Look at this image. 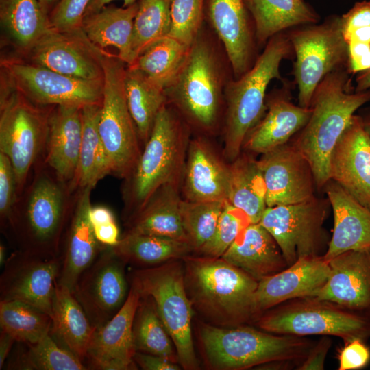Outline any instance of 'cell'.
<instances>
[{"instance_id":"4fadbf2b","label":"cell","mask_w":370,"mask_h":370,"mask_svg":"<svg viewBox=\"0 0 370 370\" xmlns=\"http://www.w3.org/2000/svg\"><path fill=\"white\" fill-rule=\"evenodd\" d=\"M331 208L328 198L267 207L260 223L272 235L288 264L307 257L323 256L330 237L324 223Z\"/></svg>"},{"instance_id":"816d5d0a","label":"cell","mask_w":370,"mask_h":370,"mask_svg":"<svg viewBox=\"0 0 370 370\" xmlns=\"http://www.w3.org/2000/svg\"><path fill=\"white\" fill-rule=\"evenodd\" d=\"M341 24L344 40L356 29L370 25V1L356 2L341 16Z\"/></svg>"},{"instance_id":"3957f363","label":"cell","mask_w":370,"mask_h":370,"mask_svg":"<svg viewBox=\"0 0 370 370\" xmlns=\"http://www.w3.org/2000/svg\"><path fill=\"white\" fill-rule=\"evenodd\" d=\"M182 261L188 297L210 324L235 327L255 321L256 280L221 257L189 255Z\"/></svg>"},{"instance_id":"d6986e66","label":"cell","mask_w":370,"mask_h":370,"mask_svg":"<svg viewBox=\"0 0 370 370\" xmlns=\"http://www.w3.org/2000/svg\"><path fill=\"white\" fill-rule=\"evenodd\" d=\"M230 162L208 138H190L181 185L182 199L189 201H227L230 191Z\"/></svg>"},{"instance_id":"e7e4bbea","label":"cell","mask_w":370,"mask_h":370,"mask_svg":"<svg viewBox=\"0 0 370 370\" xmlns=\"http://www.w3.org/2000/svg\"><path fill=\"white\" fill-rule=\"evenodd\" d=\"M368 112H369L370 113V110H369V111H368Z\"/></svg>"},{"instance_id":"83f0119b","label":"cell","mask_w":370,"mask_h":370,"mask_svg":"<svg viewBox=\"0 0 370 370\" xmlns=\"http://www.w3.org/2000/svg\"><path fill=\"white\" fill-rule=\"evenodd\" d=\"M323 190L334 217L332 234L323 258L328 262L345 251L370 247V210L332 180Z\"/></svg>"},{"instance_id":"db71d44e","label":"cell","mask_w":370,"mask_h":370,"mask_svg":"<svg viewBox=\"0 0 370 370\" xmlns=\"http://www.w3.org/2000/svg\"><path fill=\"white\" fill-rule=\"evenodd\" d=\"M347 45L348 73L354 75L370 69V46L357 42H350Z\"/></svg>"},{"instance_id":"9c48e42d","label":"cell","mask_w":370,"mask_h":370,"mask_svg":"<svg viewBox=\"0 0 370 370\" xmlns=\"http://www.w3.org/2000/svg\"><path fill=\"white\" fill-rule=\"evenodd\" d=\"M0 152L13 166L19 197L31 169L45 154L52 106L36 104L1 74Z\"/></svg>"},{"instance_id":"e575fe53","label":"cell","mask_w":370,"mask_h":370,"mask_svg":"<svg viewBox=\"0 0 370 370\" xmlns=\"http://www.w3.org/2000/svg\"><path fill=\"white\" fill-rule=\"evenodd\" d=\"M228 202L244 211L251 223H259L267 208L266 186L256 155L242 150L230 162Z\"/></svg>"},{"instance_id":"7a4b0ae2","label":"cell","mask_w":370,"mask_h":370,"mask_svg":"<svg viewBox=\"0 0 370 370\" xmlns=\"http://www.w3.org/2000/svg\"><path fill=\"white\" fill-rule=\"evenodd\" d=\"M370 101V90L356 92L347 69L328 75L317 86L304 127L289 143L308 161L317 190L330 179L333 150L356 110Z\"/></svg>"},{"instance_id":"ee69618b","label":"cell","mask_w":370,"mask_h":370,"mask_svg":"<svg viewBox=\"0 0 370 370\" xmlns=\"http://www.w3.org/2000/svg\"><path fill=\"white\" fill-rule=\"evenodd\" d=\"M227 201H189L182 199L180 204L182 225L195 253H199L213 235Z\"/></svg>"},{"instance_id":"d4e9b609","label":"cell","mask_w":370,"mask_h":370,"mask_svg":"<svg viewBox=\"0 0 370 370\" xmlns=\"http://www.w3.org/2000/svg\"><path fill=\"white\" fill-rule=\"evenodd\" d=\"M330 273L328 262L323 256L307 257L260 280L255 293L257 317L286 301L314 296L325 285Z\"/></svg>"},{"instance_id":"2e32d148","label":"cell","mask_w":370,"mask_h":370,"mask_svg":"<svg viewBox=\"0 0 370 370\" xmlns=\"http://www.w3.org/2000/svg\"><path fill=\"white\" fill-rule=\"evenodd\" d=\"M124 263L112 247H105L75 286L73 294L96 329L118 312L127 297Z\"/></svg>"},{"instance_id":"30bf717a","label":"cell","mask_w":370,"mask_h":370,"mask_svg":"<svg viewBox=\"0 0 370 370\" xmlns=\"http://www.w3.org/2000/svg\"><path fill=\"white\" fill-rule=\"evenodd\" d=\"M131 285L140 296L151 297L174 344L178 362L184 369L199 367L192 337L193 308L188 297L182 259L135 270Z\"/></svg>"},{"instance_id":"f546056e","label":"cell","mask_w":370,"mask_h":370,"mask_svg":"<svg viewBox=\"0 0 370 370\" xmlns=\"http://www.w3.org/2000/svg\"><path fill=\"white\" fill-rule=\"evenodd\" d=\"M181 185L182 182H171L160 187L143 209L125 223L127 227L125 232L164 237L188 243L180 213Z\"/></svg>"},{"instance_id":"6da1fadb","label":"cell","mask_w":370,"mask_h":370,"mask_svg":"<svg viewBox=\"0 0 370 370\" xmlns=\"http://www.w3.org/2000/svg\"><path fill=\"white\" fill-rule=\"evenodd\" d=\"M73 193L44 158L40 160L32 182L18 197L6 230L16 249L61 256L74 204Z\"/></svg>"},{"instance_id":"6f0895ef","label":"cell","mask_w":370,"mask_h":370,"mask_svg":"<svg viewBox=\"0 0 370 370\" xmlns=\"http://www.w3.org/2000/svg\"><path fill=\"white\" fill-rule=\"evenodd\" d=\"M347 44L350 42L365 43L370 46V25L354 30L345 40Z\"/></svg>"},{"instance_id":"52a82bcc","label":"cell","mask_w":370,"mask_h":370,"mask_svg":"<svg viewBox=\"0 0 370 370\" xmlns=\"http://www.w3.org/2000/svg\"><path fill=\"white\" fill-rule=\"evenodd\" d=\"M164 92L167 103L190 128L206 136L216 134L221 110V73L212 47L200 34Z\"/></svg>"},{"instance_id":"7c38bea8","label":"cell","mask_w":370,"mask_h":370,"mask_svg":"<svg viewBox=\"0 0 370 370\" xmlns=\"http://www.w3.org/2000/svg\"><path fill=\"white\" fill-rule=\"evenodd\" d=\"M286 33L295 54L292 75L298 88V105L309 108L316 88L328 75L347 70L348 45L341 16H331L322 23L297 26Z\"/></svg>"},{"instance_id":"ac0fdd59","label":"cell","mask_w":370,"mask_h":370,"mask_svg":"<svg viewBox=\"0 0 370 370\" xmlns=\"http://www.w3.org/2000/svg\"><path fill=\"white\" fill-rule=\"evenodd\" d=\"M26 61L57 73L82 79H103L97 47L82 29L63 32L52 28L23 57Z\"/></svg>"},{"instance_id":"be15d7a7","label":"cell","mask_w":370,"mask_h":370,"mask_svg":"<svg viewBox=\"0 0 370 370\" xmlns=\"http://www.w3.org/2000/svg\"><path fill=\"white\" fill-rule=\"evenodd\" d=\"M41 4L42 8L47 12L48 8L56 0H38Z\"/></svg>"},{"instance_id":"1f68e13d","label":"cell","mask_w":370,"mask_h":370,"mask_svg":"<svg viewBox=\"0 0 370 370\" xmlns=\"http://www.w3.org/2000/svg\"><path fill=\"white\" fill-rule=\"evenodd\" d=\"M138 9V2L128 7H104L85 16L82 29L87 38L99 48L115 47L119 58L129 66L133 62L132 42Z\"/></svg>"},{"instance_id":"d590c367","label":"cell","mask_w":370,"mask_h":370,"mask_svg":"<svg viewBox=\"0 0 370 370\" xmlns=\"http://www.w3.org/2000/svg\"><path fill=\"white\" fill-rule=\"evenodd\" d=\"M101 104L82 108V140L75 188H92L104 177L112 174L110 163L99 131Z\"/></svg>"},{"instance_id":"f6af8a7d","label":"cell","mask_w":370,"mask_h":370,"mask_svg":"<svg viewBox=\"0 0 370 370\" xmlns=\"http://www.w3.org/2000/svg\"><path fill=\"white\" fill-rule=\"evenodd\" d=\"M251 223L242 210L228 202L219 217L214 232L199 254L211 257H221L235 241L239 233Z\"/></svg>"},{"instance_id":"f5cc1de1","label":"cell","mask_w":370,"mask_h":370,"mask_svg":"<svg viewBox=\"0 0 370 370\" xmlns=\"http://www.w3.org/2000/svg\"><path fill=\"white\" fill-rule=\"evenodd\" d=\"M332 345L329 336H322L297 367L298 370H322L327 354Z\"/></svg>"},{"instance_id":"ab89813d","label":"cell","mask_w":370,"mask_h":370,"mask_svg":"<svg viewBox=\"0 0 370 370\" xmlns=\"http://www.w3.org/2000/svg\"><path fill=\"white\" fill-rule=\"evenodd\" d=\"M11 356L7 369L20 370H86L84 363L59 345L51 333L35 343H24Z\"/></svg>"},{"instance_id":"9a60e30c","label":"cell","mask_w":370,"mask_h":370,"mask_svg":"<svg viewBox=\"0 0 370 370\" xmlns=\"http://www.w3.org/2000/svg\"><path fill=\"white\" fill-rule=\"evenodd\" d=\"M3 267L1 300L27 303L51 316L61 271V256L16 249Z\"/></svg>"},{"instance_id":"f35d334b","label":"cell","mask_w":370,"mask_h":370,"mask_svg":"<svg viewBox=\"0 0 370 370\" xmlns=\"http://www.w3.org/2000/svg\"><path fill=\"white\" fill-rule=\"evenodd\" d=\"M190 47L167 36L151 45L129 66L139 70L164 90L182 69Z\"/></svg>"},{"instance_id":"277c9868","label":"cell","mask_w":370,"mask_h":370,"mask_svg":"<svg viewBox=\"0 0 370 370\" xmlns=\"http://www.w3.org/2000/svg\"><path fill=\"white\" fill-rule=\"evenodd\" d=\"M190 140L189 126L172 106L165 103L157 114L136 166L123 180L125 223L163 185L182 182Z\"/></svg>"},{"instance_id":"7dc6e473","label":"cell","mask_w":370,"mask_h":370,"mask_svg":"<svg viewBox=\"0 0 370 370\" xmlns=\"http://www.w3.org/2000/svg\"><path fill=\"white\" fill-rule=\"evenodd\" d=\"M15 172L9 158L0 152V219L6 231L18 199Z\"/></svg>"},{"instance_id":"f1b7e54d","label":"cell","mask_w":370,"mask_h":370,"mask_svg":"<svg viewBox=\"0 0 370 370\" xmlns=\"http://www.w3.org/2000/svg\"><path fill=\"white\" fill-rule=\"evenodd\" d=\"M221 258L258 282L288 267L280 246L260 223L243 230Z\"/></svg>"},{"instance_id":"d6a6232c","label":"cell","mask_w":370,"mask_h":370,"mask_svg":"<svg viewBox=\"0 0 370 370\" xmlns=\"http://www.w3.org/2000/svg\"><path fill=\"white\" fill-rule=\"evenodd\" d=\"M51 317V334L84 362L96 328L73 293L58 282Z\"/></svg>"},{"instance_id":"94428289","label":"cell","mask_w":370,"mask_h":370,"mask_svg":"<svg viewBox=\"0 0 370 370\" xmlns=\"http://www.w3.org/2000/svg\"><path fill=\"white\" fill-rule=\"evenodd\" d=\"M6 260H7V258H6L5 247L1 243L0 245V265L3 266Z\"/></svg>"},{"instance_id":"836d02e7","label":"cell","mask_w":370,"mask_h":370,"mask_svg":"<svg viewBox=\"0 0 370 370\" xmlns=\"http://www.w3.org/2000/svg\"><path fill=\"white\" fill-rule=\"evenodd\" d=\"M254 23L256 42L293 27L317 23L318 14L303 0H244Z\"/></svg>"},{"instance_id":"9f6ffc18","label":"cell","mask_w":370,"mask_h":370,"mask_svg":"<svg viewBox=\"0 0 370 370\" xmlns=\"http://www.w3.org/2000/svg\"><path fill=\"white\" fill-rule=\"evenodd\" d=\"M16 340L9 334L1 331L0 332V369L4 366L6 359L9 357Z\"/></svg>"},{"instance_id":"c3c4849f","label":"cell","mask_w":370,"mask_h":370,"mask_svg":"<svg viewBox=\"0 0 370 370\" xmlns=\"http://www.w3.org/2000/svg\"><path fill=\"white\" fill-rule=\"evenodd\" d=\"M91 0H59L49 15L53 28L63 32L82 29L85 12Z\"/></svg>"},{"instance_id":"6125c7cd","label":"cell","mask_w":370,"mask_h":370,"mask_svg":"<svg viewBox=\"0 0 370 370\" xmlns=\"http://www.w3.org/2000/svg\"><path fill=\"white\" fill-rule=\"evenodd\" d=\"M365 127L370 136V113L367 112L362 116Z\"/></svg>"},{"instance_id":"cb8c5ba5","label":"cell","mask_w":370,"mask_h":370,"mask_svg":"<svg viewBox=\"0 0 370 370\" xmlns=\"http://www.w3.org/2000/svg\"><path fill=\"white\" fill-rule=\"evenodd\" d=\"M91 187L77 190L71 217L64 234L62 267L58 282L72 293L84 271L106 246L97 239L90 217Z\"/></svg>"},{"instance_id":"91938a15","label":"cell","mask_w":370,"mask_h":370,"mask_svg":"<svg viewBox=\"0 0 370 370\" xmlns=\"http://www.w3.org/2000/svg\"><path fill=\"white\" fill-rule=\"evenodd\" d=\"M355 91L361 92L370 90V69L360 72L356 77Z\"/></svg>"},{"instance_id":"7bdbcfd3","label":"cell","mask_w":370,"mask_h":370,"mask_svg":"<svg viewBox=\"0 0 370 370\" xmlns=\"http://www.w3.org/2000/svg\"><path fill=\"white\" fill-rule=\"evenodd\" d=\"M171 2L172 0H139L134 22L132 64L151 45L168 36Z\"/></svg>"},{"instance_id":"ba28073f","label":"cell","mask_w":370,"mask_h":370,"mask_svg":"<svg viewBox=\"0 0 370 370\" xmlns=\"http://www.w3.org/2000/svg\"><path fill=\"white\" fill-rule=\"evenodd\" d=\"M253 323L259 329L278 334L334 336L344 343L370 338V314L314 296L282 302L260 314Z\"/></svg>"},{"instance_id":"e0dca14e","label":"cell","mask_w":370,"mask_h":370,"mask_svg":"<svg viewBox=\"0 0 370 370\" xmlns=\"http://www.w3.org/2000/svg\"><path fill=\"white\" fill-rule=\"evenodd\" d=\"M258 162L265 183L267 207L297 204L316 196L312 168L290 143L260 155Z\"/></svg>"},{"instance_id":"ffe728a7","label":"cell","mask_w":370,"mask_h":370,"mask_svg":"<svg viewBox=\"0 0 370 370\" xmlns=\"http://www.w3.org/2000/svg\"><path fill=\"white\" fill-rule=\"evenodd\" d=\"M140 294L132 285L125 303L106 324L95 329L84 362L87 368L99 370L136 369L133 323Z\"/></svg>"},{"instance_id":"44dd1931","label":"cell","mask_w":370,"mask_h":370,"mask_svg":"<svg viewBox=\"0 0 370 370\" xmlns=\"http://www.w3.org/2000/svg\"><path fill=\"white\" fill-rule=\"evenodd\" d=\"M330 179L370 210V136L361 115L352 116L333 150Z\"/></svg>"},{"instance_id":"680465c9","label":"cell","mask_w":370,"mask_h":370,"mask_svg":"<svg viewBox=\"0 0 370 370\" xmlns=\"http://www.w3.org/2000/svg\"><path fill=\"white\" fill-rule=\"evenodd\" d=\"M114 0H91L85 12L84 17L96 13L103 9L107 4ZM123 7H128L137 2L138 0H122Z\"/></svg>"},{"instance_id":"60d3db41","label":"cell","mask_w":370,"mask_h":370,"mask_svg":"<svg viewBox=\"0 0 370 370\" xmlns=\"http://www.w3.org/2000/svg\"><path fill=\"white\" fill-rule=\"evenodd\" d=\"M133 340L136 352L165 357L178 362L177 352L153 299L140 296L133 323Z\"/></svg>"},{"instance_id":"7402d4cb","label":"cell","mask_w":370,"mask_h":370,"mask_svg":"<svg viewBox=\"0 0 370 370\" xmlns=\"http://www.w3.org/2000/svg\"><path fill=\"white\" fill-rule=\"evenodd\" d=\"M280 88L271 91L266 97V111L248 134L242 150L262 155L292 139L306 125L311 108L295 105L291 101L294 82L286 79Z\"/></svg>"},{"instance_id":"681fc988","label":"cell","mask_w":370,"mask_h":370,"mask_svg":"<svg viewBox=\"0 0 370 370\" xmlns=\"http://www.w3.org/2000/svg\"><path fill=\"white\" fill-rule=\"evenodd\" d=\"M90 217L97 241L103 246H116L121 238L112 210L103 206H92Z\"/></svg>"},{"instance_id":"bcb514c9","label":"cell","mask_w":370,"mask_h":370,"mask_svg":"<svg viewBox=\"0 0 370 370\" xmlns=\"http://www.w3.org/2000/svg\"><path fill=\"white\" fill-rule=\"evenodd\" d=\"M205 0H172L168 36L190 46L200 34Z\"/></svg>"},{"instance_id":"11a10c76","label":"cell","mask_w":370,"mask_h":370,"mask_svg":"<svg viewBox=\"0 0 370 370\" xmlns=\"http://www.w3.org/2000/svg\"><path fill=\"white\" fill-rule=\"evenodd\" d=\"M134 360L136 365L145 370H178L176 362L160 356L136 352Z\"/></svg>"},{"instance_id":"f907efd6","label":"cell","mask_w":370,"mask_h":370,"mask_svg":"<svg viewBox=\"0 0 370 370\" xmlns=\"http://www.w3.org/2000/svg\"><path fill=\"white\" fill-rule=\"evenodd\" d=\"M338 370L360 369L370 362V348L359 338L344 343L338 354Z\"/></svg>"},{"instance_id":"8d00e7d4","label":"cell","mask_w":370,"mask_h":370,"mask_svg":"<svg viewBox=\"0 0 370 370\" xmlns=\"http://www.w3.org/2000/svg\"><path fill=\"white\" fill-rule=\"evenodd\" d=\"M124 84L127 106L143 148L158 112L167 103L166 96L164 90L133 66H127Z\"/></svg>"},{"instance_id":"b9f144b4","label":"cell","mask_w":370,"mask_h":370,"mask_svg":"<svg viewBox=\"0 0 370 370\" xmlns=\"http://www.w3.org/2000/svg\"><path fill=\"white\" fill-rule=\"evenodd\" d=\"M1 330L17 343H35L51 333L52 319L40 309L16 300H0Z\"/></svg>"},{"instance_id":"8992f818","label":"cell","mask_w":370,"mask_h":370,"mask_svg":"<svg viewBox=\"0 0 370 370\" xmlns=\"http://www.w3.org/2000/svg\"><path fill=\"white\" fill-rule=\"evenodd\" d=\"M198 332L208 365L218 370L247 369L282 360L301 362L317 342L245 325L219 327L201 323Z\"/></svg>"},{"instance_id":"5bb4252c","label":"cell","mask_w":370,"mask_h":370,"mask_svg":"<svg viewBox=\"0 0 370 370\" xmlns=\"http://www.w3.org/2000/svg\"><path fill=\"white\" fill-rule=\"evenodd\" d=\"M0 65L1 74L36 104L83 107L101 103L103 79L67 76L16 56L1 58Z\"/></svg>"},{"instance_id":"484cf974","label":"cell","mask_w":370,"mask_h":370,"mask_svg":"<svg viewBox=\"0 0 370 370\" xmlns=\"http://www.w3.org/2000/svg\"><path fill=\"white\" fill-rule=\"evenodd\" d=\"M82 108L51 107L45 150V163L73 192L77 191L75 181L82 140Z\"/></svg>"},{"instance_id":"603a6c76","label":"cell","mask_w":370,"mask_h":370,"mask_svg":"<svg viewBox=\"0 0 370 370\" xmlns=\"http://www.w3.org/2000/svg\"><path fill=\"white\" fill-rule=\"evenodd\" d=\"M328 262L330 276L314 297L370 314V247L345 251Z\"/></svg>"},{"instance_id":"74e56055","label":"cell","mask_w":370,"mask_h":370,"mask_svg":"<svg viewBox=\"0 0 370 370\" xmlns=\"http://www.w3.org/2000/svg\"><path fill=\"white\" fill-rule=\"evenodd\" d=\"M126 263L159 265L169 260L182 259L194 252L186 242L164 237L125 232L112 247Z\"/></svg>"},{"instance_id":"8fae6325","label":"cell","mask_w":370,"mask_h":370,"mask_svg":"<svg viewBox=\"0 0 370 370\" xmlns=\"http://www.w3.org/2000/svg\"><path fill=\"white\" fill-rule=\"evenodd\" d=\"M103 70V91L99 131L112 175L125 179L136 166L143 146L125 92V62L97 47Z\"/></svg>"},{"instance_id":"4dcf8cb0","label":"cell","mask_w":370,"mask_h":370,"mask_svg":"<svg viewBox=\"0 0 370 370\" xmlns=\"http://www.w3.org/2000/svg\"><path fill=\"white\" fill-rule=\"evenodd\" d=\"M0 22L8 42L20 58L53 28L38 0H0Z\"/></svg>"},{"instance_id":"4316f807","label":"cell","mask_w":370,"mask_h":370,"mask_svg":"<svg viewBox=\"0 0 370 370\" xmlns=\"http://www.w3.org/2000/svg\"><path fill=\"white\" fill-rule=\"evenodd\" d=\"M207 2L209 21L223 44L235 78H239L257 58H255V32L244 0H208Z\"/></svg>"},{"instance_id":"5b68a950","label":"cell","mask_w":370,"mask_h":370,"mask_svg":"<svg viewBox=\"0 0 370 370\" xmlns=\"http://www.w3.org/2000/svg\"><path fill=\"white\" fill-rule=\"evenodd\" d=\"M295 58L286 31L271 37L252 66L239 78L230 81L225 88L223 149L225 158L234 161L244 142L266 111L267 88L273 79H284L280 68L282 60Z\"/></svg>"}]
</instances>
